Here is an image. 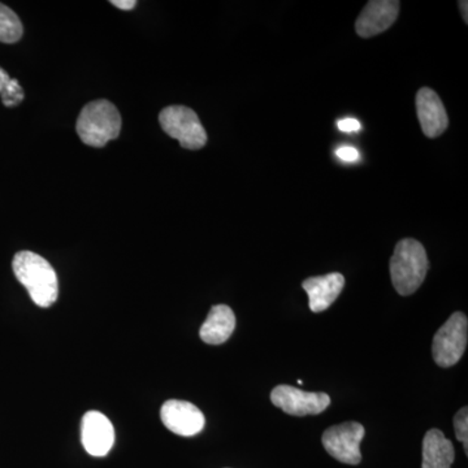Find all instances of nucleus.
I'll use <instances>...</instances> for the list:
<instances>
[{
  "mask_svg": "<svg viewBox=\"0 0 468 468\" xmlns=\"http://www.w3.org/2000/svg\"><path fill=\"white\" fill-rule=\"evenodd\" d=\"M468 320L463 313H454L437 331L432 344L433 359L440 367L457 365L467 347Z\"/></svg>",
  "mask_w": 468,
  "mask_h": 468,
  "instance_id": "39448f33",
  "label": "nucleus"
},
{
  "mask_svg": "<svg viewBox=\"0 0 468 468\" xmlns=\"http://www.w3.org/2000/svg\"><path fill=\"white\" fill-rule=\"evenodd\" d=\"M111 5H115L116 8L122 9V11H131V9L137 5V2L135 0H112Z\"/></svg>",
  "mask_w": 468,
  "mask_h": 468,
  "instance_id": "aec40b11",
  "label": "nucleus"
},
{
  "mask_svg": "<svg viewBox=\"0 0 468 468\" xmlns=\"http://www.w3.org/2000/svg\"><path fill=\"white\" fill-rule=\"evenodd\" d=\"M337 128L344 132V133H356V132L360 131L362 125H360L359 120L346 117V119L337 122Z\"/></svg>",
  "mask_w": 468,
  "mask_h": 468,
  "instance_id": "6ab92c4d",
  "label": "nucleus"
},
{
  "mask_svg": "<svg viewBox=\"0 0 468 468\" xmlns=\"http://www.w3.org/2000/svg\"><path fill=\"white\" fill-rule=\"evenodd\" d=\"M76 131L82 143L88 146L103 147L119 137L122 116L115 104L109 101H90L80 113Z\"/></svg>",
  "mask_w": 468,
  "mask_h": 468,
  "instance_id": "7ed1b4c3",
  "label": "nucleus"
},
{
  "mask_svg": "<svg viewBox=\"0 0 468 468\" xmlns=\"http://www.w3.org/2000/svg\"><path fill=\"white\" fill-rule=\"evenodd\" d=\"M16 279L37 306L48 309L58 300V282L54 268L41 255L20 251L12 261Z\"/></svg>",
  "mask_w": 468,
  "mask_h": 468,
  "instance_id": "f257e3e1",
  "label": "nucleus"
},
{
  "mask_svg": "<svg viewBox=\"0 0 468 468\" xmlns=\"http://www.w3.org/2000/svg\"><path fill=\"white\" fill-rule=\"evenodd\" d=\"M236 328V316L227 304H218L212 307L207 319L203 323L199 335L203 343L220 345L229 340Z\"/></svg>",
  "mask_w": 468,
  "mask_h": 468,
  "instance_id": "ddd939ff",
  "label": "nucleus"
},
{
  "mask_svg": "<svg viewBox=\"0 0 468 468\" xmlns=\"http://www.w3.org/2000/svg\"><path fill=\"white\" fill-rule=\"evenodd\" d=\"M365 433V427L362 424L356 421H346V423L328 428L323 433V446L335 460L356 466L362 462L360 442Z\"/></svg>",
  "mask_w": 468,
  "mask_h": 468,
  "instance_id": "423d86ee",
  "label": "nucleus"
},
{
  "mask_svg": "<svg viewBox=\"0 0 468 468\" xmlns=\"http://www.w3.org/2000/svg\"><path fill=\"white\" fill-rule=\"evenodd\" d=\"M460 8L462 11V17H463L464 23H468V14H467V8H468V3L466 0L464 2H460Z\"/></svg>",
  "mask_w": 468,
  "mask_h": 468,
  "instance_id": "412c9836",
  "label": "nucleus"
},
{
  "mask_svg": "<svg viewBox=\"0 0 468 468\" xmlns=\"http://www.w3.org/2000/svg\"><path fill=\"white\" fill-rule=\"evenodd\" d=\"M430 261L426 249L414 239L397 243L390 260V277L397 292L403 297L414 294L426 280Z\"/></svg>",
  "mask_w": 468,
  "mask_h": 468,
  "instance_id": "f03ea898",
  "label": "nucleus"
},
{
  "mask_svg": "<svg viewBox=\"0 0 468 468\" xmlns=\"http://www.w3.org/2000/svg\"><path fill=\"white\" fill-rule=\"evenodd\" d=\"M163 424L178 436L198 435L205 428L206 419L201 410L193 403L169 399L160 411Z\"/></svg>",
  "mask_w": 468,
  "mask_h": 468,
  "instance_id": "6e6552de",
  "label": "nucleus"
},
{
  "mask_svg": "<svg viewBox=\"0 0 468 468\" xmlns=\"http://www.w3.org/2000/svg\"><path fill=\"white\" fill-rule=\"evenodd\" d=\"M399 0H371L356 18V34L371 38L389 29L399 17Z\"/></svg>",
  "mask_w": 468,
  "mask_h": 468,
  "instance_id": "1a4fd4ad",
  "label": "nucleus"
},
{
  "mask_svg": "<svg viewBox=\"0 0 468 468\" xmlns=\"http://www.w3.org/2000/svg\"><path fill=\"white\" fill-rule=\"evenodd\" d=\"M417 113L421 131L428 138L440 137L448 129L449 117L439 94L421 88L417 94Z\"/></svg>",
  "mask_w": 468,
  "mask_h": 468,
  "instance_id": "9b49d317",
  "label": "nucleus"
},
{
  "mask_svg": "<svg viewBox=\"0 0 468 468\" xmlns=\"http://www.w3.org/2000/svg\"><path fill=\"white\" fill-rule=\"evenodd\" d=\"M159 122L163 131L180 143L186 150H199L207 144V133L201 120L192 109L169 106L160 112Z\"/></svg>",
  "mask_w": 468,
  "mask_h": 468,
  "instance_id": "20e7f679",
  "label": "nucleus"
},
{
  "mask_svg": "<svg viewBox=\"0 0 468 468\" xmlns=\"http://www.w3.org/2000/svg\"><path fill=\"white\" fill-rule=\"evenodd\" d=\"M24 27L17 15L0 3V42L16 43L23 37Z\"/></svg>",
  "mask_w": 468,
  "mask_h": 468,
  "instance_id": "2eb2a0df",
  "label": "nucleus"
},
{
  "mask_svg": "<svg viewBox=\"0 0 468 468\" xmlns=\"http://www.w3.org/2000/svg\"><path fill=\"white\" fill-rule=\"evenodd\" d=\"M81 440L89 454L104 457L115 443V430L106 415L100 411H89L82 418Z\"/></svg>",
  "mask_w": 468,
  "mask_h": 468,
  "instance_id": "9d476101",
  "label": "nucleus"
},
{
  "mask_svg": "<svg viewBox=\"0 0 468 468\" xmlns=\"http://www.w3.org/2000/svg\"><path fill=\"white\" fill-rule=\"evenodd\" d=\"M271 401L286 414L306 417L322 414L331 405V397L326 393L303 392L291 385H279L271 393Z\"/></svg>",
  "mask_w": 468,
  "mask_h": 468,
  "instance_id": "0eeeda50",
  "label": "nucleus"
},
{
  "mask_svg": "<svg viewBox=\"0 0 468 468\" xmlns=\"http://www.w3.org/2000/svg\"><path fill=\"white\" fill-rule=\"evenodd\" d=\"M455 436L463 443L464 452H468V409H461L454 417Z\"/></svg>",
  "mask_w": 468,
  "mask_h": 468,
  "instance_id": "f3484780",
  "label": "nucleus"
},
{
  "mask_svg": "<svg viewBox=\"0 0 468 468\" xmlns=\"http://www.w3.org/2000/svg\"><path fill=\"white\" fill-rule=\"evenodd\" d=\"M335 155L345 163H354L360 158L359 151L353 146L338 147L337 151H335Z\"/></svg>",
  "mask_w": 468,
  "mask_h": 468,
  "instance_id": "a211bd4d",
  "label": "nucleus"
},
{
  "mask_svg": "<svg viewBox=\"0 0 468 468\" xmlns=\"http://www.w3.org/2000/svg\"><path fill=\"white\" fill-rule=\"evenodd\" d=\"M454 446L440 430H430L423 440L421 468H451L454 462Z\"/></svg>",
  "mask_w": 468,
  "mask_h": 468,
  "instance_id": "4468645a",
  "label": "nucleus"
},
{
  "mask_svg": "<svg viewBox=\"0 0 468 468\" xmlns=\"http://www.w3.org/2000/svg\"><path fill=\"white\" fill-rule=\"evenodd\" d=\"M345 286V277L341 273H328L325 276L309 277L302 288L309 295L310 310L323 313L337 300Z\"/></svg>",
  "mask_w": 468,
  "mask_h": 468,
  "instance_id": "f8f14e48",
  "label": "nucleus"
},
{
  "mask_svg": "<svg viewBox=\"0 0 468 468\" xmlns=\"http://www.w3.org/2000/svg\"><path fill=\"white\" fill-rule=\"evenodd\" d=\"M0 98L5 107H16L26 98V92L16 79H11L3 68H0Z\"/></svg>",
  "mask_w": 468,
  "mask_h": 468,
  "instance_id": "dca6fc26",
  "label": "nucleus"
}]
</instances>
